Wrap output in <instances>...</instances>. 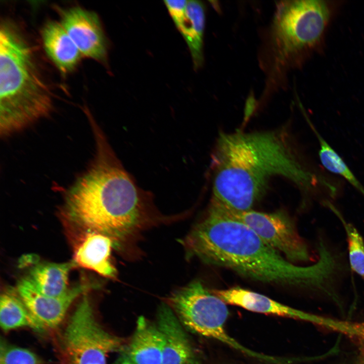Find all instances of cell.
Segmentation results:
<instances>
[{
	"instance_id": "obj_4",
	"label": "cell",
	"mask_w": 364,
	"mask_h": 364,
	"mask_svg": "<svg viewBox=\"0 0 364 364\" xmlns=\"http://www.w3.org/2000/svg\"><path fill=\"white\" fill-rule=\"evenodd\" d=\"M53 95L28 42L12 23L0 28V133L8 136L48 115Z\"/></svg>"
},
{
	"instance_id": "obj_23",
	"label": "cell",
	"mask_w": 364,
	"mask_h": 364,
	"mask_svg": "<svg viewBox=\"0 0 364 364\" xmlns=\"http://www.w3.org/2000/svg\"><path fill=\"white\" fill-rule=\"evenodd\" d=\"M356 364H364V345L360 348Z\"/></svg>"
},
{
	"instance_id": "obj_2",
	"label": "cell",
	"mask_w": 364,
	"mask_h": 364,
	"mask_svg": "<svg viewBox=\"0 0 364 364\" xmlns=\"http://www.w3.org/2000/svg\"><path fill=\"white\" fill-rule=\"evenodd\" d=\"M182 244L189 257H197L255 281L296 287L325 297L333 293L337 285L339 268L331 254L320 251L314 262L296 265L214 203Z\"/></svg>"
},
{
	"instance_id": "obj_21",
	"label": "cell",
	"mask_w": 364,
	"mask_h": 364,
	"mask_svg": "<svg viewBox=\"0 0 364 364\" xmlns=\"http://www.w3.org/2000/svg\"><path fill=\"white\" fill-rule=\"evenodd\" d=\"M1 364H40L38 357L29 350L1 342Z\"/></svg>"
},
{
	"instance_id": "obj_16",
	"label": "cell",
	"mask_w": 364,
	"mask_h": 364,
	"mask_svg": "<svg viewBox=\"0 0 364 364\" xmlns=\"http://www.w3.org/2000/svg\"><path fill=\"white\" fill-rule=\"evenodd\" d=\"M205 25V8L199 1H188L185 20L178 29L189 48L195 69L204 62L203 38Z\"/></svg>"
},
{
	"instance_id": "obj_22",
	"label": "cell",
	"mask_w": 364,
	"mask_h": 364,
	"mask_svg": "<svg viewBox=\"0 0 364 364\" xmlns=\"http://www.w3.org/2000/svg\"><path fill=\"white\" fill-rule=\"evenodd\" d=\"M164 2L175 26L178 29L186 18L188 1H164Z\"/></svg>"
},
{
	"instance_id": "obj_10",
	"label": "cell",
	"mask_w": 364,
	"mask_h": 364,
	"mask_svg": "<svg viewBox=\"0 0 364 364\" xmlns=\"http://www.w3.org/2000/svg\"><path fill=\"white\" fill-rule=\"evenodd\" d=\"M94 287L88 283H81L60 296L50 297L39 292L27 278L18 283L17 292L30 312L45 328H54L62 322L75 299Z\"/></svg>"
},
{
	"instance_id": "obj_13",
	"label": "cell",
	"mask_w": 364,
	"mask_h": 364,
	"mask_svg": "<svg viewBox=\"0 0 364 364\" xmlns=\"http://www.w3.org/2000/svg\"><path fill=\"white\" fill-rule=\"evenodd\" d=\"M211 291L226 303L250 311L301 320H316L313 315L281 303L260 293L240 287Z\"/></svg>"
},
{
	"instance_id": "obj_8",
	"label": "cell",
	"mask_w": 364,
	"mask_h": 364,
	"mask_svg": "<svg viewBox=\"0 0 364 364\" xmlns=\"http://www.w3.org/2000/svg\"><path fill=\"white\" fill-rule=\"evenodd\" d=\"M229 211L289 261L295 263L313 260L307 243L299 234L290 218L283 211L269 213L253 210L242 212Z\"/></svg>"
},
{
	"instance_id": "obj_18",
	"label": "cell",
	"mask_w": 364,
	"mask_h": 364,
	"mask_svg": "<svg viewBox=\"0 0 364 364\" xmlns=\"http://www.w3.org/2000/svg\"><path fill=\"white\" fill-rule=\"evenodd\" d=\"M0 326L4 331L24 327L41 332L46 328L30 312L19 296L10 292L1 296Z\"/></svg>"
},
{
	"instance_id": "obj_1",
	"label": "cell",
	"mask_w": 364,
	"mask_h": 364,
	"mask_svg": "<svg viewBox=\"0 0 364 364\" xmlns=\"http://www.w3.org/2000/svg\"><path fill=\"white\" fill-rule=\"evenodd\" d=\"M212 162L211 202L233 212L252 210L275 176L322 203L341 191L339 180L307 161L283 129L221 133Z\"/></svg>"
},
{
	"instance_id": "obj_20",
	"label": "cell",
	"mask_w": 364,
	"mask_h": 364,
	"mask_svg": "<svg viewBox=\"0 0 364 364\" xmlns=\"http://www.w3.org/2000/svg\"><path fill=\"white\" fill-rule=\"evenodd\" d=\"M327 206L340 220L346 234L347 243L348 264L352 271L364 282V239L357 229L347 221L332 202Z\"/></svg>"
},
{
	"instance_id": "obj_7",
	"label": "cell",
	"mask_w": 364,
	"mask_h": 364,
	"mask_svg": "<svg viewBox=\"0 0 364 364\" xmlns=\"http://www.w3.org/2000/svg\"><path fill=\"white\" fill-rule=\"evenodd\" d=\"M121 338L106 331L97 321L85 293L71 316L62 339L66 364H107V356L120 351Z\"/></svg>"
},
{
	"instance_id": "obj_11",
	"label": "cell",
	"mask_w": 364,
	"mask_h": 364,
	"mask_svg": "<svg viewBox=\"0 0 364 364\" xmlns=\"http://www.w3.org/2000/svg\"><path fill=\"white\" fill-rule=\"evenodd\" d=\"M181 324L168 304L161 305L157 326L163 338L162 364H201Z\"/></svg>"
},
{
	"instance_id": "obj_15",
	"label": "cell",
	"mask_w": 364,
	"mask_h": 364,
	"mask_svg": "<svg viewBox=\"0 0 364 364\" xmlns=\"http://www.w3.org/2000/svg\"><path fill=\"white\" fill-rule=\"evenodd\" d=\"M41 34L44 49L57 68L64 74L75 69L83 56L60 22H48Z\"/></svg>"
},
{
	"instance_id": "obj_14",
	"label": "cell",
	"mask_w": 364,
	"mask_h": 364,
	"mask_svg": "<svg viewBox=\"0 0 364 364\" xmlns=\"http://www.w3.org/2000/svg\"><path fill=\"white\" fill-rule=\"evenodd\" d=\"M113 246L108 236L86 232L74 249L73 261L76 266L95 271L104 277L115 278L117 270L110 259Z\"/></svg>"
},
{
	"instance_id": "obj_5",
	"label": "cell",
	"mask_w": 364,
	"mask_h": 364,
	"mask_svg": "<svg viewBox=\"0 0 364 364\" xmlns=\"http://www.w3.org/2000/svg\"><path fill=\"white\" fill-rule=\"evenodd\" d=\"M325 28L324 16L314 4L304 0L276 3L258 52L259 65L265 76L262 99L286 86L289 73L320 39Z\"/></svg>"
},
{
	"instance_id": "obj_17",
	"label": "cell",
	"mask_w": 364,
	"mask_h": 364,
	"mask_svg": "<svg viewBox=\"0 0 364 364\" xmlns=\"http://www.w3.org/2000/svg\"><path fill=\"white\" fill-rule=\"evenodd\" d=\"M75 266L73 261L62 263H42L32 268L28 278L42 294L58 297L69 289V274Z\"/></svg>"
},
{
	"instance_id": "obj_6",
	"label": "cell",
	"mask_w": 364,
	"mask_h": 364,
	"mask_svg": "<svg viewBox=\"0 0 364 364\" xmlns=\"http://www.w3.org/2000/svg\"><path fill=\"white\" fill-rule=\"evenodd\" d=\"M167 301L180 323L190 330L262 358L263 355L244 347L228 334L225 324L229 312L226 303L200 281H193L179 288Z\"/></svg>"
},
{
	"instance_id": "obj_3",
	"label": "cell",
	"mask_w": 364,
	"mask_h": 364,
	"mask_svg": "<svg viewBox=\"0 0 364 364\" xmlns=\"http://www.w3.org/2000/svg\"><path fill=\"white\" fill-rule=\"evenodd\" d=\"M63 211L72 222L108 236L121 249L154 222L127 174L102 159L70 189Z\"/></svg>"
},
{
	"instance_id": "obj_12",
	"label": "cell",
	"mask_w": 364,
	"mask_h": 364,
	"mask_svg": "<svg viewBox=\"0 0 364 364\" xmlns=\"http://www.w3.org/2000/svg\"><path fill=\"white\" fill-rule=\"evenodd\" d=\"M163 346L157 326L140 316L130 340L120 351L116 364H162Z\"/></svg>"
},
{
	"instance_id": "obj_9",
	"label": "cell",
	"mask_w": 364,
	"mask_h": 364,
	"mask_svg": "<svg viewBox=\"0 0 364 364\" xmlns=\"http://www.w3.org/2000/svg\"><path fill=\"white\" fill-rule=\"evenodd\" d=\"M60 23L82 56L103 64L107 62L108 42L96 13L71 7L61 13Z\"/></svg>"
},
{
	"instance_id": "obj_19",
	"label": "cell",
	"mask_w": 364,
	"mask_h": 364,
	"mask_svg": "<svg viewBox=\"0 0 364 364\" xmlns=\"http://www.w3.org/2000/svg\"><path fill=\"white\" fill-rule=\"evenodd\" d=\"M311 129L318 140L319 157L325 169L344 178L364 196V187L335 150L327 143L311 123Z\"/></svg>"
}]
</instances>
